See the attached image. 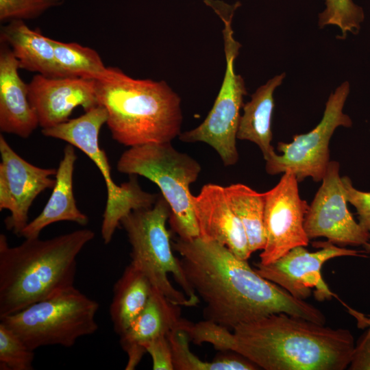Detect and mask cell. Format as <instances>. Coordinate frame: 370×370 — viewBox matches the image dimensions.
Instances as JSON below:
<instances>
[{
    "mask_svg": "<svg viewBox=\"0 0 370 370\" xmlns=\"http://www.w3.org/2000/svg\"><path fill=\"white\" fill-rule=\"evenodd\" d=\"M173 247L182 257L189 284L205 304V319L230 330L280 312L323 325L326 321L317 307L264 278L247 260L238 258L220 243L199 236L178 237Z\"/></svg>",
    "mask_w": 370,
    "mask_h": 370,
    "instance_id": "cell-1",
    "label": "cell"
},
{
    "mask_svg": "<svg viewBox=\"0 0 370 370\" xmlns=\"http://www.w3.org/2000/svg\"><path fill=\"white\" fill-rule=\"evenodd\" d=\"M233 333L234 352L265 370H344L356 347L347 329L284 312L241 324Z\"/></svg>",
    "mask_w": 370,
    "mask_h": 370,
    "instance_id": "cell-2",
    "label": "cell"
},
{
    "mask_svg": "<svg viewBox=\"0 0 370 370\" xmlns=\"http://www.w3.org/2000/svg\"><path fill=\"white\" fill-rule=\"evenodd\" d=\"M95 237L89 229L10 246L0 234V319L74 287L77 257Z\"/></svg>",
    "mask_w": 370,
    "mask_h": 370,
    "instance_id": "cell-3",
    "label": "cell"
},
{
    "mask_svg": "<svg viewBox=\"0 0 370 370\" xmlns=\"http://www.w3.org/2000/svg\"><path fill=\"white\" fill-rule=\"evenodd\" d=\"M96 93L120 144L171 143L182 133L181 98L164 80L135 79L114 67L110 77L96 81Z\"/></svg>",
    "mask_w": 370,
    "mask_h": 370,
    "instance_id": "cell-4",
    "label": "cell"
},
{
    "mask_svg": "<svg viewBox=\"0 0 370 370\" xmlns=\"http://www.w3.org/2000/svg\"><path fill=\"white\" fill-rule=\"evenodd\" d=\"M171 209L162 195L150 208L133 210L122 219L132 247L131 264L141 271L152 286L172 303L196 306L199 298L173 253L166 223Z\"/></svg>",
    "mask_w": 370,
    "mask_h": 370,
    "instance_id": "cell-5",
    "label": "cell"
},
{
    "mask_svg": "<svg viewBox=\"0 0 370 370\" xmlns=\"http://www.w3.org/2000/svg\"><path fill=\"white\" fill-rule=\"evenodd\" d=\"M116 169L124 174L143 176L159 187L171 209L170 225L179 238L190 240L199 236L190 190L201 171L195 159L177 151L171 143H149L125 151Z\"/></svg>",
    "mask_w": 370,
    "mask_h": 370,
    "instance_id": "cell-6",
    "label": "cell"
},
{
    "mask_svg": "<svg viewBox=\"0 0 370 370\" xmlns=\"http://www.w3.org/2000/svg\"><path fill=\"white\" fill-rule=\"evenodd\" d=\"M221 20L225 60L224 77L214 104L208 115L197 127L179 136L184 143L202 142L212 147L225 166L235 164L238 160L236 134L243 108L247 94L243 77L236 73L235 61L241 44L235 37L232 20L239 1L228 4L220 0H204Z\"/></svg>",
    "mask_w": 370,
    "mask_h": 370,
    "instance_id": "cell-7",
    "label": "cell"
},
{
    "mask_svg": "<svg viewBox=\"0 0 370 370\" xmlns=\"http://www.w3.org/2000/svg\"><path fill=\"white\" fill-rule=\"evenodd\" d=\"M107 119L106 110L98 105L80 116L53 127L43 128L41 131L45 136L66 141L80 149L101 172L107 189V200L101 227V234L105 244L110 243L123 217L133 210L151 207L159 195L144 191L136 175L121 185L114 182L106 153L99 145V132L106 123Z\"/></svg>",
    "mask_w": 370,
    "mask_h": 370,
    "instance_id": "cell-8",
    "label": "cell"
},
{
    "mask_svg": "<svg viewBox=\"0 0 370 370\" xmlns=\"http://www.w3.org/2000/svg\"><path fill=\"white\" fill-rule=\"evenodd\" d=\"M98 303L75 286L1 318L32 350L49 345L73 346L98 329Z\"/></svg>",
    "mask_w": 370,
    "mask_h": 370,
    "instance_id": "cell-9",
    "label": "cell"
},
{
    "mask_svg": "<svg viewBox=\"0 0 370 370\" xmlns=\"http://www.w3.org/2000/svg\"><path fill=\"white\" fill-rule=\"evenodd\" d=\"M349 84L345 82L330 94L323 117L318 125L308 133L295 135L291 143L279 142L278 150L266 160L265 169L269 175L292 171L298 182L312 177L320 182L330 162L329 143L335 130L340 126L349 127L350 117L343 109L349 93Z\"/></svg>",
    "mask_w": 370,
    "mask_h": 370,
    "instance_id": "cell-10",
    "label": "cell"
},
{
    "mask_svg": "<svg viewBox=\"0 0 370 370\" xmlns=\"http://www.w3.org/2000/svg\"><path fill=\"white\" fill-rule=\"evenodd\" d=\"M313 245L320 249L309 251L304 246H298L271 263H256L255 270L295 298L305 300L314 289L317 300H330L335 295L322 277L321 270L324 263L342 256L367 257L364 254L366 251L338 247L329 241Z\"/></svg>",
    "mask_w": 370,
    "mask_h": 370,
    "instance_id": "cell-11",
    "label": "cell"
},
{
    "mask_svg": "<svg viewBox=\"0 0 370 370\" xmlns=\"http://www.w3.org/2000/svg\"><path fill=\"white\" fill-rule=\"evenodd\" d=\"M298 180L292 171L283 173L279 182L264 194L266 243L261 264L271 263L294 247L309 243L304 221L309 205L300 197Z\"/></svg>",
    "mask_w": 370,
    "mask_h": 370,
    "instance_id": "cell-12",
    "label": "cell"
},
{
    "mask_svg": "<svg viewBox=\"0 0 370 370\" xmlns=\"http://www.w3.org/2000/svg\"><path fill=\"white\" fill-rule=\"evenodd\" d=\"M339 168L338 162L330 161L306 214L304 229L310 240L325 237L341 246H364L369 232L355 221L348 210Z\"/></svg>",
    "mask_w": 370,
    "mask_h": 370,
    "instance_id": "cell-13",
    "label": "cell"
},
{
    "mask_svg": "<svg viewBox=\"0 0 370 370\" xmlns=\"http://www.w3.org/2000/svg\"><path fill=\"white\" fill-rule=\"evenodd\" d=\"M0 210L10 215L4 222L8 230L18 236L28 224V213L34 199L56 184V169L41 168L20 156L0 135Z\"/></svg>",
    "mask_w": 370,
    "mask_h": 370,
    "instance_id": "cell-14",
    "label": "cell"
},
{
    "mask_svg": "<svg viewBox=\"0 0 370 370\" xmlns=\"http://www.w3.org/2000/svg\"><path fill=\"white\" fill-rule=\"evenodd\" d=\"M28 97L42 129L67 121L78 106L86 112L99 105L96 80L81 77H49L38 73L28 84Z\"/></svg>",
    "mask_w": 370,
    "mask_h": 370,
    "instance_id": "cell-15",
    "label": "cell"
},
{
    "mask_svg": "<svg viewBox=\"0 0 370 370\" xmlns=\"http://www.w3.org/2000/svg\"><path fill=\"white\" fill-rule=\"evenodd\" d=\"M199 237L220 243L235 256L247 260L252 254L244 227L232 210L225 187L207 184L192 196Z\"/></svg>",
    "mask_w": 370,
    "mask_h": 370,
    "instance_id": "cell-16",
    "label": "cell"
},
{
    "mask_svg": "<svg viewBox=\"0 0 370 370\" xmlns=\"http://www.w3.org/2000/svg\"><path fill=\"white\" fill-rule=\"evenodd\" d=\"M18 62L10 47L1 40L0 130L28 138L39 126L28 97V84L21 78Z\"/></svg>",
    "mask_w": 370,
    "mask_h": 370,
    "instance_id": "cell-17",
    "label": "cell"
},
{
    "mask_svg": "<svg viewBox=\"0 0 370 370\" xmlns=\"http://www.w3.org/2000/svg\"><path fill=\"white\" fill-rule=\"evenodd\" d=\"M180 306L170 301L153 287L143 310L120 336V343L127 353L126 370L136 368L146 353L144 345L151 340L167 335L179 324Z\"/></svg>",
    "mask_w": 370,
    "mask_h": 370,
    "instance_id": "cell-18",
    "label": "cell"
},
{
    "mask_svg": "<svg viewBox=\"0 0 370 370\" xmlns=\"http://www.w3.org/2000/svg\"><path fill=\"white\" fill-rule=\"evenodd\" d=\"M74 147L71 144L64 147L49 199L41 212L28 223L20 236L25 238L39 237L45 227L59 221H71L82 226L88 223V216L77 208L74 197L73 177L77 160Z\"/></svg>",
    "mask_w": 370,
    "mask_h": 370,
    "instance_id": "cell-19",
    "label": "cell"
},
{
    "mask_svg": "<svg viewBox=\"0 0 370 370\" xmlns=\"http://www.w3.org/2000/svg\"><path fill=\"white\" fill-rule=\"evenodd\" d=\"M1 40L10 47L19 67L49 77H64L55 57L51 38L30 29L22 20H14L1 28Z\"/></svg>",
    "mask_w": 370,
    "mask_h": 370,
    "instance_id": "cell-20",
    "label": "cell"
},
{
    "mask_svg": "<svg viewBox=\"0 0 370 370\" xmlns=\"http://www.w3.org/2000/svg\"><path fill=\"white\" fill-rule=\"evenodd\" d=\"M285 76V73L277 75L259 86L251 95L250 101L243 105V113L238 123L237 139L257 145L265 160L275 153L271 145V120L275 106L273 93Z\"/></svg>",
    "mask_w": 370,
    "mask_h": 370,
    "instance_id": "cell-21",
    "label": "cell"
},
{
    "mask_svg": "<svg viewBox=\"0 0 370 370\" xmlns=\"http://www.w3.org/2000/svg\"><path fill=\"white\" fill-rule=\"evenodd\" d=\"M153 286L148 278L130 264L116 281L110 306L115 332L121 336L145 308Z\"/></svg>",
    "mask_w": 370,
    "mask_h": 370,
    "instance_id": "cell-22",
    "label": "cell"
},
{
    "mask_svg": "<svg viewBox=\"0 0 370 370\" xmlns=\"http://www.w3.org/2000/svg\"><path fill=\"white\" fill-rule=\"evenodd\" d=\"M230 206L241 221L251 253L262 250L265 246L264 194L243 184L225 186Z\"/></svg>",
    "mask_w": 370,
    "mask_h": 370,
    "instance_id": "cell-23",
    "label": "cell"
},
{
    "mask_svg": "<svg viewBox=\"0 0 370 370\" xmlns=\"http://www.w3.org/2000/svg\"><path fill=\"white\" fill-rule=\"evenodd\" d=\"M57 64L64 77L96 81L110 77L114 67L104 65L99 53L76 42H63L51 38Z\"/></svg>",
    "mask_w": 370,
    "mask_h": 370,
    "instance_id": "cell-24",
    "label": "cell"
},
{
    "mask_svg": "<svg viewBox=\"0 0 370 370\" xmlns=\"http://www.w3.org/2000/svg\"><path fill=\"white\" fill-rule=\"evenodd\" d=\"M325 8L318 17L320 28L336 25L345 38L348 32L357 34L365 14L361 7L352 0H325Z\"/></svg>",
    "mask_w": 370,
    "mask_h": 370,
    "instance_id": "cell-25",
    "label": "cell"
},
{
    "mask_svg": "<svg viewBox=\"0 0 370 370\" xmlns=\"http://www.w3.org/2000/svg\"><path fill=\"white\" fill-rule=\"evenodd\" d=\"M180 325L188 333L190 340L197 345L207 343L219 351L234 352V333L223 325L208 319L193 323L182 318Z\"/></svg>",
    "mask_w": 370,
    "mask_h": 370,
    "instance_id": "cell-26",
    "label": "cell"
},
{
    "mask_svg": "<svg viewBox=\"0 0 370 370\" xmlns=\"http://www.w3.org/2000/svg\"><path fill=\"white\" fill-rule=\"evenodd\" d=\"M34 358V350L0 323V369L32 370Z\"/></svg>",
    "mask_w": 370,
    "mask_h": 370,
    "instance_id": "cell-27",
    "label": "cell"
},
{
    "mask_svg": "<svg viewBox=\"0 0 370 370\" xmlns=\"http://www.w3.org/2000/svg\"><path fill=\"white\" fill-rule=\"evenodd\" d=\"M167 337L171 347L174 370H212L211 361H203L190 352V338L180 323L169 332Z\"/></svg>",
    "mask_w": 370,
    "mask_h": 370,
    "instance_id": "cell-28",
    "label": "cell"
},
{
    "mask_svg": "<svg viewBox=\"0 0 370 370\" xmlns=\"http://www.w3.org/2000/svg\"><path fill=\"white\" fill-rule=\"evenodd\" d=\"M64 2V0H0V21L35 19Z\"/></svg>",
    "mask_w": 370,
    "mask_h": 370,
    "instance_id": "cell-29",
    "label": "cell"
},
{
    "mask_svg": "<svg viewBox=\"0 0 370 370\" xmlns=\"http://www.w3.org/2000/svg\"><path fill=\"white\" fill-rule=\"evenodd\" d=\"M347 202L356 210L358 223L367 231L370 230V192L361 191L354 187L347 176L341 177Z\"/></svg>",
    "mask_w": 370,
    "mask_h": 370,
    "instance_id": "cell-30",
    "label": "cell"
},
{
    "mask_svg": "<svg viewBox=\"0 0 370 370\" xmlns=\"http://www.w3.org/2000/svg\"><path fill=\"white\" fill-rule=\"evenodd\" d=\"M152 359L153 370H174L171 347L167 335L158 336L145 344Z\"/></svg>",
    "mask_w": 370,
    "mask_h": 370,
    "instance_id": "cell-31",
    "label": "cell"
},
{
    "mask_svg": "<svg viewBox=\"0 0 370 370\" xmlns=\"http://www.w3.org/2000/svg\"><path fill=\"white\" fill-rule=\"evenodd\" d=\"M213 370H255L258 369L251 361L236 353H225L217 356L213 360Z\"/></svg>",
    "mask_w": 370,
    "mask_h": 370,
    "instance_id": "cell-32",
    "label": "cell"
},
{
    "mask_svg": "<svg viewBox=\"0 0 370 370\" xmlns=\"http://www.w3.org/2000/svg\"><path fill=\"white\" fill-rule=\"evenodd\" d=\"M349 369L370 370V338L365 341H358L349 365Z\"/></svg>",
    "mask_w": 370,
    "mask_h": 370,
    "instance_id": "cell-33",
    "label": "cell"
},
{
    "mask_svg": "<svg viewBox=\"0 0 370 370\" xmlns=\"http://www.w3.org/2000/svg\"><path fill=\"white\" fill-rule=\"evenodd\" d=\"M349 312L355 317L358 322V326L361 328H367V332L360 341H365L370 338V316L366 317L364 314L348 308Z\"/></svg>",
    "mask_w": 370,
    "mask_h": 370,
    "instance_id": "cell-34",
    "label": "cell"
},
{
    "mask_svg": "<svg viewBox=\"0 0 370 370\" xmlns=\"http://www.w3.org/2000/svg\"><path fill=\"white\" fill-rule=\"evenodd\" d=\"M363 247H365V251L367 253H370V230H369V235L368 241Z\"/></svg>",
    "mask_w": 370,
    "mask_h": 370,
    "instance_id": "cell-35",
    "label": "cell"
}]
</instances>
